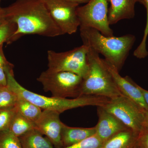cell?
Listing matches in <instances>:
<instances>
[{"instance_id": "1", "label": "cell", "mask_w": 148, "mask_h": 148, "mask_svg": "<svg viewBox=\"0 0 148 148\" xmlns=\"http://www.w3.org/2000/svg\"><path fill=\"white\" fill-rule=\"evenodd\" d=\"M3 9L6 21L13 22L16 26L7 44L26 35L48 37L63 35L42 0H16Z\"/></svg>"}, {"instance_id": "2", "label": "cell", "mask_w": 148, "mask_h": 148, "mask_svg": "<svg viewBox=\"0 0 148 148\" xmlns=\"http://www.w3.org/2000/svg\"><path fill=\"white\" fill-rule=\"evenodd\" d=\"M80 36L83 45L92 48L104 59L120 71L136 40L134 35L127 34L120 37L108 36L96 29L80 27Z\"/></svg>"}, {"instance_id": "3", "label": "cell", "mask_w": 148, "mask_h": 148, "mask_svg": "<svg viewBox=\"0 0 148 148\" xmlns=\"http://www.w3.org/2000/svg\"><path fill=\"white\" fill-rule=\"evenodd\" d=\"M13 67L7 71V86L17 95H20L43 110H51L62 113L65 111L87 106L103 107L110 99L103 96L83 95L73 99L48 97L27 90L15 79Z\"/></svg>"}, {"instance_id": "4", "label": "cell", "mask_w": 148, "mask_h": 148, "mask_svg": "<svg viewBox=\"0 0 148 148\" xmlns=\"http://www.w3.org/2000/svg\"><path fill=\"white\" fill-rule=\"evenodd\" d=\"M88 47V69L86 75L83 78L81 95H96L112 99L122 95L104 59L92 48Z\"/></svg>"}, {"instance_id": "5", "label": "cell", "mask_w": 148, "mask_h": 148, "mask_svg": "<svg viewBox=\"0 0 148 148\" xmlns=\"http://www.w3.org/2000/svg\"><path fill=\"white\" fill-rule=\"evenodd\" d=\"M37 80L42 84L45 91H49L53 97L76 98L82 96L83 78L75 73L47 70L42 72Z\"/></svg>"}, {"instance_id": "6", "label": "cell", "mask_w": 148, "mask_h": 148, "mask_svg": "<svg viewBox=\"0 0 148 148\" xmlns=\"http://www.w3.org/2000/svg\"><path fill=\"white\" fill-rule=\"evenodd\" d=\"M88 47L83 44L65 52L48 50L47 70L50 72H72L83 78L88 69Z\"/></svg>"}, {"instance_id": "7", "label": "cell", "mask_w": 148, "mask_h": 148, "mask_svg": "<svg viewBox=\"0 0 148 148\" xmlns=\"http://www.w3.org/2000/svg\"><path fill=\"white\" fill-rule=\"evenodd\" d=\"M128 128L139 134L145 123L144 110L134 101L123 95L110 99L103 106Z\"/></svg>"}, {"instance_id": "8", "label": "cell", "mask_w": 148, "mask_h": 148, "mask_svg": "<svg viewBox=\"0 0 148 148\" xmlns=\"http://www.w3.org/2000/svg\"><path fill=\"white\" fill-rule=\"evenodd\" d=\"M108 0H90L85 5L79 6L77 14L79 27L96 29L104 36H113L108 18Z\"/></svg>"}, {"instance_id": "9", "label": "cell", "mask_w": 148, "mask_h": 148, "mask_svg": "<svg viewBox=\"0 0 148 148\" xmlns=\"http://www.w3.org/2000/svg\"><path fill=\"white\" fill-rule=\"evenodd\" d=\"M63 35L75 34L80 27L77 14L79 4L66 0H42Z\"/></svg>"}, {"instance_id": "10", "label": "cell", "mask_w": 148, "mask_h": 148, "mask_svg": "<svg viewBox=\"0 0 148 148\" xmlns=\"http://www.w3.org/2000/svg\"><path fill=\"white\" fill-rule=\"evenodd\" d=\"M60 114L56 111L43 110L39 118L34 123L35 129L45 135L52 144L58 148L63 146L61 141V129L63 123Z\"/></svg>"}, {"instance_id": "11", "label": "cell", "mask_w": 148, "mask_h": 148, "mask_svg": "<svg viewBox=\"0 0 148 148\" xmlns=\"http://www.w3.org/2000/svg\"><path fill=\"white\" fill-rule=\"evenodd\" d=\"M107 68L113 78L116 86L122 95L134 101L144 110H148L138 85L129 76L122 77L115 67L104 59Z\"/></svg>"}, {"instance_id": "12", "label": "cell", "mask_w": 148, "mask_h": 148, "mask_svg": "<svg viewBox=\"0 0 148 148\" xmlns=\"http://www.w3.org/2000/svg\"><path fill=\"white\" fill-rule=\"evenodd\" d=\"M97 113L98 119L95 126V135L103 143L119 132L129 129L103 107H98Z\"/></svg>"}, {"instance_id": "13", "label": "cell", "mask_w": 148, "mask_h": 148, "mask_svg": "<svg viewBox=\"0 0 148 148\" xmlns=\"http://www.w3.org/2000/svg\"><path fill=\"white\" fill-rule=\"evenodd\" d=\"M141 0H108L110 3L108 18L110 25L123 19H130L135 16V5Z\"/></svg>"}, {"instance_id": "14", "label": "cell", "mask_w": 148, "mask_h": 148, "mask_svg": "<svg viewBox=\"0 0 148 148\" xmlns=\"http://www.w3.org/2000/svg\"><path fill=\"white\" fill-rule=\"evenodd\" d=\"M95 134V127H71L63 123L61 134L62 145L64 147L73 145Z\"/></svg>"}, {"instance_id": "15", "label": "cell", "mask_w": 148, "mask_h": 148, "mask_svg": "<svg viewBox=\"0 0 148 148\" xmlns=\"http://www.w3.org/2000/svg\"><path fill=\"white\" fill-rule=\"evenodd\" d=\"M138 135L127 129L104 142L100 148H134L138 144Z\"/></svg>"}, {"instance_id": "16", "label": "cell", "mask_w": 148, "mask_h": 148, "mask_svg": "<svg viewBox=\"0 0 148 148\" xmlns=\"http://www.w3.org/2000/svg\"><path fill=\"white\" fill-rule=\"evenodd\" d=\"M18 138L22 148H53L49 139L43 137L42 134L35 128Z\"/></svg>"}, {"instance_id": "17", "label": "cell", "mask_w": 148, "mask_h": 148, "mask_svg": "<svg viewBox=\"0 0 148 148\" xmlns=\"http://www.w3.org/2000/svg\"><path fill=\"white\" fill-rule=\"evenodd\" d=\"M17 95L16 106L18 112L27 119L35 123L42 112L41 109L23 97Z\"/></svg>"}, {"instance_id": "18", "label": "cell", "mask_w": 148, "mask_h": 148, "mask_svg": "<svg viewBox=\"0 0 148 148\" xmlns=\"http://www.w3.org/2000/svg\"><path fill=\"white\" fill-rule=\"evenodd\" d=\"M34 128V123L23 116L17 110L12 121L8 130L14 136L19 138Z\"/></svg>"}, {"instance_id": "19", "label": "cell", "mask_w": 148, "mask_h": 148, "mask_svg": "<svg viewBox=\"0 0 148 148\" xmlns=\"http://www.w3.org/2000/svg\"><path fill=\"white\" fill-rule=\"evenodd\" d=\"M17 95L7 86H0V109L16 106Z\"/></svg>"}, {"instance_id": "20", "label": "cell", "mask_w": 148, "mask_h": 148, "mask_svg": "<svg viewBox=\"0 0 148 148\" xmlns=\"http://www.w3.org/2000/svg\"><path fill=\"white\" fill-rule=\"evenodd\" d=\"M17 111L16 106L11 108L0 109V132L9 130Z\"/></svg>"}, {"instance_id": "21", "label": "cell", "mask_w": 148, "mask_h": 148, "mask_svg": "<svg viewBox=\"0 0 148 148\" xmlns=\"http://www.w3.org/2000/svg\"><path fill=\"white\" fill-rule=\"evenodd\" d=\"M0 148H22L18 137L9 130L0 132Z\"/></svg>"}, {"instance_id": "22", "label": "cell", "mask_w": 148, "mask_h": 148, "mask_svg": "<svg viewBox=\"0 0 148 148\" xmlns=\"http://www.w3.org/2000/svg\"><path fill=\"white\" fill-rule=\"evenodd\" d=\"M16 29V24L10 21H5L0 25V46L7 42Z\"/></svg>"}, {"instance_id": "23", "label": "cell", "mask_w": 148, "mask_h": 148, "mask_svg": "<svg viewBox=\"0 0 148 148\" xmlns=\"http://www.w3.org/2000/svg\"><path fill=\"white\" fill-rule=\"evenodd\" d=\"M103 142L96 135L69 147L60 148H100Z\"/></svg>"}, {"instance_id": "24", "label": "cell", "mask_w": 148, "mask_h": 148, "mask_svg": "<svg viewBox=\"0 0 148 148\" xmlns=\"http://www.w3.org/2000/svg\"><path fill=\"white\" fill-rule=\"evenodd\" d=\"M3 47V45L0 46V86H7V71L13 65L7 60Z\"/></svg>"}, {"instance_id": "25", "label": "cell", "mask_w": 148, "mask_h": 148, "mask_svg": "<svg viewBox=\"0 0 148 148\" xmlns=\"http://www.w3.org/2000/svg\"><path fill=\"white\" fill-rule=\"evenodd\" d=\"M140 3L145 7L147 12V21L142 41L138 46L139 50L145 51L147 49V40L148 36V0H141Z\"/></svg>"}, {"instance_id": "26", "label": "cell", "mask_w": 148, "mask_h": 148, "mask_svg": "<svg viewBox=\"0 0 148 148\" xmlns=\"http://www.w3.org/2000/svg\"><path fill=\"white\" fill-rule=\"evenodd\" d=\"M138 143L140 148H148V127L145 125L138 134Z\"/></svg>"}, {"instance_id": "27", "label": "cell", "mask_w": 148, "mask_h": 148, "mask_svg": "<svg viewBox=\"0 0 148 148\" xmlns=\"http://www.w3.org/2000/svg\"><path fill=\"white\" fill-rule=\"evenodd\" d=\"M138 87H139V89H140V91L143 94V98H144L145 102L148 106V90L144 89L139 85H138Z\"/></svg>"}, {"instance_id": "28", "label": "cell", "mask_w": 148, "mask_h": 148, "mask_svg": "<svg viewBox=\"0 0 148 148\" xmlns=\"http://www.w3.org/2000/svg\"><path fill=\"white\" fill-rule=\"evenodd\" d=\"M1 0H0V25L6 21L5 18L3 8H2L1 5Z\"/></svg>"}, {"instance_id": "29", "label": "cell", "mask_w": 148, "mask_h": 148, "mask_svg": "<svg viewBox=\"0 0 148 148\" xmlns=\"http://www.w3.org/2000/svg\"><path fill=\"white\" fill-rule=\"evenodd\" d=\"M66 1H69L71 2L76 3L80 4L82 3H87L90 0H66Z\"/></svg>"}, {"instance_id": "30", "label": "cell", "mask_w": 148, "mask_h": 148, "mask_svg": "<svg viewBox=\"0 0 148 148\" xmlns=\"http://www.w3.org/2000/svg\"><path fill=\"white\" fill-rule=\"evenodd\" d=\"M144 116H145L144 125L148 127V110L144 111Z\"/></svg>"}, {"instance_id": "31", "label": "cell", "mask_w": 148, "mask_h": 148, "mask_svg": "<svg viewBox=\"0 0 148 148\" xmlns=\"http://www.w3.org/2000/svg\"><path fill=\"white\" fill-rule=\"evenodd\" d=\"M140 148V146H139V145H138V144H137V145H136V146H135V148Z\"/></svg>"}]
</instances>
